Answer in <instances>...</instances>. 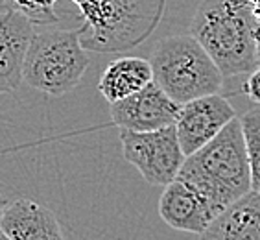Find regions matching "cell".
I'll list each match as a JSON object with an SVG mask.
<instances>
[{
  "label": "cell",
  "mask_w": 260,
  "mask_h": 240,
  "mask_svg": "<svg viewBox=\"0 0 260 240\" xmlns=\"http://www.w3.org/2000/svg\"><path fill=\"white\" fill-rule=\"evenodd\" d=\"M34 24H55V4L72 2L83 19L81 45L94 52H124L150 37L165 15L166 0H6Z\"/></svg>",
  "instance_id": "6da1fadb"
},
{
  "label": "cell",
  "mask_w": 260,
  "mask_h": 240,
  "mask_svg": "<svg viewBox=\"0 0 260 240\" xmlns=\"http://www.w3.org/2000/svg\"><path fill=\"white\" fill-rule=\"evenodd\" d=\"M177 179L198 190L220 215L251 190L249 159L240 118H233L196 154L188 155Z\"/></svg>",
  "instance_id": "7a4b0ae2"
},
{
  "label": "cell",
  "mask_w": 260,
  "mask_h": 240,
  "mask_svg": "<svg viewBox=\"0 0 260 240\" xmlns=\"http://www.w3.org/2000/svg\"><path fill=\"white\" fill-rule=\"evenodd\" d=\"M258 26L247 0H201L190 20V35L223 78H233L256 69Z\"/></svg>",
  "instance_id": "3957f363"
},
{
  "label": "cell",
  "mask_w": 260,
  "mask_h": 240,
  "mask_svg": "<svg viewBox=\"0 0 260 240\" xmlns=\"http://www.w3.org/2000/svg\"><path fill=\"white\" fill-rule=\"evenodd\" d=\"M150 65L153 81L179 105L220 95L223 87V74L190 34L162 37L151 52Z\"/></svg>",
  "instance_id": "277c9868"
},
{
  "label": "cell",
  "mask_w": 260,
  "mask_h": 240,
  "mask_svg": "<svg viewBox=\"0 0 260 240\" xmlns=\"http://www.w3.org/2000/svg\"><path fill=\"white\" fill-rule=\"evenodd\" d=\"M83 34V24L74 30L34 34L26 52L22 80L50 96H63L76 89L90 63L81 45Z\"/></svg>",
  "instance_id": "5b68a950"
},
{
  "label": "cell",
  "mask_w": 260,
  "mask_h": 240,
  "mask_svg": "<svg viewBox=\"0 0 260 240\" xmlns=\"http://www.w3.org/2000/svg\"><path fill=\"white\" fill-rule=\"evenodd\" d=\"M120 142L124 159L135 166L150 185H170L177 179L186 159L175 124L146 133L120 130Z\"/></svg>",
  "instance_id": "8992f818"
},
{
  "label": "cell",
  "mask_w": 260,
  "mask_h": 240,
  "mask_svg": "<svg viewBox=\"0 0 260 240\" xmlns=\"http://www.w3.org/2000/svg\"><path fill=\"white\" fill-rule=\"evenodd\" d=\"M233 118H236L235 107L221 95L203 96L181 105L175 131L185 157L209 144Z\"/></svg>",
  "instance_id": "52a82bcc"
},
{
  "label": "cell",
  "mask_w": 260,
  "mask_h": 240,
  "mask_svg": "<svg viewBox=\"0 0 260 240\" xmlns=\"http://www.w3.org/2000/svg\"><path fill=\"white\" fill-rule=\"evenodd\" d=\"M109 111L113 122L120 130L146 133L174 126L181 105L172 100L155 81H151L135 95L109 104Z\"/></svg>",
  "instance_id": "ba28073f"
},
{
  "label": "cell",
  "mask_w": 260,
  "mask_h": 240,
  "mask_svg": "<svg viewBox=\"0 0 260 240\" xmlns=\"http://www.w3.org/2000/svg\"><path fill=\"white\" fill-rule=\"evenodd\" d=\"M34 34V22L19 10L6 6L0 13V95L13 93L24 81V59Z\"/></svg>",
  "instance_id": "9c48e42d"
},
{
  "label": "cell",
  "mask_w": 260,
  "mask_h": 240,
  "mask_svg": "<svg viewBox=\"0 0 260 240\" xmlns=\"http://www.w3.org/2000/svg\"><path fill=\"white\" fill-rule=\"evenodd\" d=\"M159 215L172 229L194 235H201L218 216L198 190L181 179L165 187L159 200Z\"/></svg>",
  "instance_id": "30bf717a"
},
{
  "label": "cell",
  "mask_w": 260,
  "mask_h": 240,
  "mask_svg": "<svg viewBox=\"0 0 260 240\" xmlns=\"http://www.w3.org/2000/svg\"><path fill=\"white\" fill-rule=\"evenodd\" d=\"M0 227L13 240H65L54 213L30 198H19L6 207Z\"/></svg>",
  "instance_id": "8fae6325"
},
{
  "label": "cell",
  "mask_w": 260,
  "mask_h": 240,
  "mask_svg": "<svg viewBox=\"0 0 260 240\" xmlns=\"http://www.w3.org/2000/svg\"><path fill=\"white\" fill-rule=\"evenodd\" d=\"M200 240H260V192L249 190L220 213Z\"/></svg>",
  "instance_id": "7c38bea8"
},
{
  "label": "cell",
  "mask_w": 260,
  "mask_h": 240,
  "mask_svg": "<svg viewBox=\"0 0 260 240\" xmlns=\"http://www.w3.org/2000/svg\"><path fill=\"white\" fill-rule=\"evenodd\" d=\"M151 81H153V70L150 59L125 55L111 61L105 67L98 81V91L109 104H115L142 91Z\"/></svg>",
  "instance_id": "4fadbf2b"
},
{
  "label": "cell",
  "mask_w": 260,
  "mask_h": 240,
  "mask_svg": "<svg viewBox=\"0 0 260 240\" xmlns=\"http://www.w3.org/2000/svg\"><path fill=\"white\" fill-rule=\"evenodd\" d=\"M240 122L242 131H244L247 159H249L251 190L260 192V107L244 113Z\"/></svg>",
  "instance_id": "5bb4252c"
},
{
  "label": "cell",
  "mask_w": 260,
  "mask_h": 240,
  "mask_svg": "<svg viewBox=\"0 0 260 240\" xmlns=\"http://www.w3.org/2000/svg\"><path fill=\"white\" fill-rule=\"evenodd\" d=\"M244 91L251 102L260 105V69H255L253 72H249V76H247V80L244 83Z\"/></svg>",
  "instance_id": "9a60e30c"
},
{
  "label": "cell",
  "mask_w": 260,
  "mask_h": 240,
  "mask_svg": "<svg viewBox=\"0 0 260 240\" xmlns=\"http://www.w3.org/2000/svg\"><path fill=\"white\" fill-rule=\"evenodd\" d=\"M256 69H260V26L256 30Z\"/></svg>",
  "instance_id": "2e32d148"
},
{
  "label": "cell",
  "mask_w": 260,
  "mask_h": 240,
  "mask_svg": "<svg viewBox=\"0 0 260 240\" xmlns=\"http://www.w3.org/2000/svg\"><path fill=\"white\" fill-rule=\"evenodd\" d=\"M6 207H8V201H6V198L2 196V192H0V220H2V215H4Z\"/></svg>",
  "instance_id": "e0dca14e"
},
{
  "label": "cell",
  "mask_w": 260,
  "mask_h": 240,
  "mask_svg": "<svg viewBox=\"0 0 260 240\" xmlns=\"http://www.w3.org/2000/svg\"><path fill=\"white\" fill-rule=\"evenodd\" d=\"M0 240H13V238H11V236L8 235V233H4V229L0 227Z\"/></svg>",
  "instance_id": "ac0fdd59"
}]
</instances>
